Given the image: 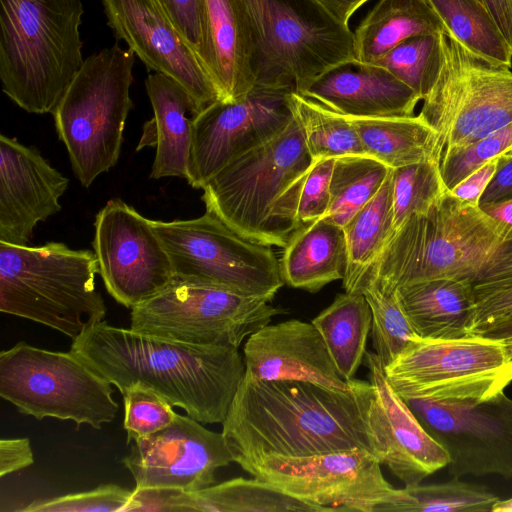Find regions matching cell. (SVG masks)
<instances>
[{
  "mask_svg": "<svg viewBox=\"0 0 512 512\" xmlns=\"http://www.w3.org/2000/svg\"><path fill=\"white\" fill-rule=\"evenodd\" d=\"M331 17L344 26L353 13L369 0H315ZM349 27V26H348Z\"/></svg>",
  "mask_w": 512,
  "mask_h": 512,
  "instance_id": "cell-51",
  "label": "cell"
},
{
  "mask_svg": "<svg viewBox=\"0 0 512 512\" xmlns=\"http://www.w3.org/2000/svg\"><path fill=\"white\" fill-rule=\"evenodd\" d=\"M156 1L202 62L206 39V0Z\"/></svg>",
  "mask_w": 512,
  "mask_h": 512,
  "instance_id": "cell-45",
  "label": "cell"
},
{
  "mask_svg": "<svg viewBox=\"0 0 512 512\" xmlns=\"http://www.w3.org/2000/svg\"><path fill=\"white\" fill-rule=\"evenodd\" d=\"M246 373L260 380H292L339 390L351 387L339 375L326 344L311 323L297 319L260 328L243 348Z\"/></svg>",
  "mask_w": 512,
  "mask_h": 512,
  "instance_id": "cell-22",
  "label": "cell"
},
{
  "mask_svg": "<svg viewBox=\"0 0 512 512\" xmlns=\"http://www.w3.org/2000/svg\"><path fill=\"white\" fill-rule=\"evenodd\" d=\"M395 292L420 337L459 339L472 335L475 296L469 280L433 278L400 286Z\"/></svg>",
  "mask_w": 512,
  "mask_h": 512,
  "instance_id": "cell-26",
  "label": "cell"
},
{
  "mask_svg": "<svg viewBox=\"0 0 512 512\" xmlns=\"http://www.w3.org/2000/svg\"><path fill=\"white\" fill-rule=\"evenodd\" d=\"M289 103L313 161L365 154L349 118L296 92L289 94Z\"/></svg>",
  "mask_w": 512,
  "mask_h": 512,
  "instance_id": "cell-34",
  "label": "cell"
},
{
  "mask_svg": "<svg viewBox=\"0 0 512 512\" xmlns=\"http://www.w3.org/2000/svg\"><path fill=\"white\" fill-rule=\"evenodd\" d=\"M512 199V154L498 157L495 173L487 185L479 206Z\"/></svg>",
  "mask_w": 512,
  "mask_h": 512,
  "instance_id": "cell-49",
  "label": "cell"
},
{
  "mask_svg": "<svg viewBox=\"0 0 512 512\" xmlns=\"http://www.w3.org/2000/svg\"><path fill=\"white\" fill-rule=\"evenodd\" d=\"M284 284L316 293L344 278L347 248L343 228L324 218L296 229L279 260Z\"/></svg>",
  "mask_w": 512,
  "mask_h": 512,
  "instance_id": "cell-27",
  "label": "cell"
},
{
  "mask_svg": "<svg viewBox=\"0 0 512 512\" xmlns=\"http://www.w3.org/2000/svg\"><path fill=\"white\" fill-rule=\"evenodd\" d=\"M504 154H512V148L510 150H508L507 152H505Z\"/></svg>",
  "mask_w": 512,
  "mask_h": 512,
  "instance_id": "cell-55",
  "label": "cell"
},
{
  "mask_svg": "<svg viewBox=\"0 0 512 512\" xmlns=\"http://www.w3.org/2000/svg\"><path fill=\"white\" fill-rule=\"evenodd\" d=\"M499 500L484 486L453 477L443 483L405 486L399 512H487Z\"/></svg>",
  "mask_w": 512,
  "mask_h": 512,
  "instance_id": "cell-36",
  "label": "cell"
},
{
  "mask_svg": "<svg viewBox=\"0 0 512 512\" xmlns=\"http://www.w3.org/2000/svg\"><path fill=\"white\" fill-rule=\"evenodd\" d=\"M363 361L374 390L373 417L384 449L383 464L405 486L419 484L447 466L448 454L393 389L377 355L366 351Z\"/></svg>",
  "mask_w": 512,
  "mask_h": 512,
  "instance_id": "cell-21",
  "label": "cell"
},
{
  "mask_svg": "<svg viewBox=\"0 0 512 512\" xmlns=\"http://www.w3.org/2000/svg\"><path fill=\"white\" fill-rule=\"evenodd\" d=\"M477 335L499 340L512 352V316Z\"/></svg>",
  "mask_w": 512,
  "mask_h": 512,
  "instance_id": "cell-53",
  "label": "cell"
},
{
  "mask_svg": "<svg viewBox=\"0 0 512 512\" xmlns=\"http://www.w3.org/2000/svg\"><path fill=\"white\" fill-rule=\"evenodd\" d=\"M187 511L203 512H324L257 478L242 477L186 492Z\"/></svg>",
  "mask_w": 512,
  "mask_h": 512,
  "instance_id": "cell-32",
  "label": "cell"
},
{
  "mask_svg": "<svg viewBox=\"0 0 512 512\" xmlns=\"http://www.w3.org/2000/svg\"><path fill=\"white\" fill-rule=\"evenodd\" d=\"M92 246L106 290L127 308L159 293L175 278L151 220L119 198L96 214Z\"/></svg>",
  "mask_w": 512,
  "mask_h": 512,
  "instance_id": "cell-16",
  "label": "cell"
},
{
  "mask_svg": "<svg viewBox=\"0 0 512 512\" xmlns=\"http://www.w3.org/2000/svg\"><path fill=\"white\" fill-rule=\"evenodd\" d=\"M374 390L353 379L347 390L292 380H260L245 373L222 423L236 463L265 456L305 457L384 449L373 417Z\"/></svg>",
  "mask_w": 512,
  "mask_h": 512,
  "instance_id": "cell-1",
  "label": "cell"
},
{
  "mask_svg": "<svg viewBox=\"0 0 512 512\" xmlns=\"http://www.w3.org/2000/svg\"><path fill=\"white\" fill-rule=\"evenodd\" d=\"M313 160L293 119L264 143L239 155L203 186L202 201L232 229L283 248L299 228L301 191Z\"/></svg>",
  "mask_w": 512,
  "mask_h": 512,
  "instance_id": "cell-3",
  "label": "cell"
},
{
  "mask_svg": "<svg viewBox=\"0 0 512 512\" xmlns=\"http://www.w3.org/2000/svg\"><path fill=\"white\" fill-rule=\"evenodd\" d=\"M419 115L437 132L442 153L483 139L512 122L511 68L442 35L440 70Z\"/></svg>",
  "mask_w": 512,
  "mask_h": 512,
  "instance_id": "cell-12",
  "label": "cell"
},
{
  "mask_svg": "<svg viewBox=\"0 0 512 512\" xmlns=\"http://www.w3.org/2000/svg\"><path fill=\"white\" fill-rule=\"evenodd\" d=\"M449 37L487 61L512 67V48L479 0H428Z\"/></svg>",
  "mask_w": 512,
  "mask_h": 512,
  "instance_id": "cell-33",
  "label": "cell"
},
{
  "mask_svg": "<svg viewBox=\"0 0 512 512\" xmlns=\"http://www.w3.org/2000/svg\"><path fill=\"white\" fill-rule=\"evenodd\" d=\"M448 35L428 0H380L355 32V59L375 63L399 43L419 35Z\"/></svg>",
  "mask_w": 512,
  "mask_h": 512,
  "instance_id": "cell-28",
  "label": "cell"
},
{
  "mask_svg": "<svg viewBox=\"0 0 512 512\" xmlns=\"http://www.w3.org/2000/svg\"><path fill=\"white\" fill-rule=\"evenodd\" d=\"M292 91L254 86L237 101H216L193 119L187 182L196 189L230 161L264 143L293 119Z\"/></svg>",
  "mask_w": 512,
  "mask_h": 512,
  "instance_id": "cell-17",
  "label": "cell"
},
{
  "mask_svg": "<svg viewBox=\"0 0 512 512\" xmlns=\"http://www.w3.org/2000/svg\"><path fill=\"white\" fill-rule=\"evenodd\" d=\"M111 382L71 350L50 351L18 342L0 353V396L24 414L72 420L100 429L119 405Z\"/></svg>",
  "mask_w": 512,
  "mask_h": 512,
  "instance_id": "cell-9",
  "label": "cell"
},
{
  "mask_svg": "<svg viewBox=\"0 0 512 512\" xmlns=\"http://www.w3.org/2000/svg\"><path fill=\"white\" fill-rule=\"evenodd\" d=\"M151 223L176 279L268 301L284 285L271 246L243 236L212 212Z\"/></svg>",
  "mask_w": 512,
  "mask_h": 512,
  "instance_id": "cell-10",
  "label": "cell"
},
{
  "mask_svg": "<svg viewBox=\"0 0 512 512\" xmlns=\"http://www.w3.org/2000/svg\"><path fill=\"white\" fill-rule=\"evenodd\" d=\"M108 25L149 70L181 84L199 112L221 100L199 57L156 0H102Z\"/></svg>",
  "mask_w": 512,
  "mask_h": 512,
  "instance_id": "cell-19",
  "label": "cell"
},
{
  "mask_svg": "<svg viewBox=\"0 0 512 512\" xmlns=\"http://www.w3.org/2000/svg\"><path fill=\"white\" fill-rule=\"evenodd\" d=\"M479 207L497 222L512 229V199Z\"/></svg>",
  "mask_w": 512,
  "mask_h": 512,
  "instance_id": "cell-52",
  "label": "cell"
},
{
  "mask_svg": "<svg viewBox=\"0 0 512 512\" xmlns=\"http://www.w3.org/2000/svg\"><path fill=\"white\" fill-rule=\"evenodd\" d=\"M251 476L325 511H395L400 489L383 476L382 462L363 449L305 457L265 456L238 463Z\"/></svg>",
  "mask_w": 512,
  "mask_h": 512,
  "instance_id": "cell-14",
  "label": "cell"
},
{
  "mask_svg": "<svg viewBox=\"0 0 512 512\" xmlns=\"http://www.w3.org/2000/svg\"><path fill=\"white\" fill-rule=\"evenodd\" d=\"M252 40L241 0H206L203 66L221 101H237L254 88Z\"/></svg>",
  "mask_w": 512,
  "mask_h": 512,
  "instance_id": "cell-25",
  "label": "cell"
},
{
  "mask_svg": "<svg viewBox=\"0 0 512 512\" xmlns=\"http://www.w3.org/2000/svg\"><path fill=\"white\" fill-rule=\"evenodd\" d=\"M365 154L388 167L441 158L437 132L418 114L406 117L353 118Z\"/></svg>",
  "mask_w": 512,
  "mask_h": 512,
  "instance_id": "cell-29",
  "label": "cell"
},
{
  "mask_svg": "<svg viewBox=\"0 0 512 512\" xmlns=\"http://www.w3.org/2000/svg\"><path fill=\"white\" fill-rule=\"evenodd\" d=\"M446 191L439 158L393 169L394 230L411 215L427 212Z\"/></svg>",
  "mask_w": 512,
  "mask_h": 512,
  "instance_id": "cell-38",
  "label": "cell"
},
{
  "mask_svg": "<svg viewBox=\"0 0 512 512\" xmlns=\"http://www.w3.org/2000/svg\"><path fill=\"white\" fill-rule=\"evenodd\" d=\"M94 251L61 242L39 246L0 241V311L57 330L72 340L104 320Z\"/></svg>",
  "mask_w": 512,
  "mask_h": 512,
  "instance_id": "cell-6",
  "label": "cell"
},
{
  "mask_svg": "<svg viewBox=\"0 0 512 512\" xmlns=\"http://www.w3.org/2000/svg\"><path fill=\"white\" fill-rule=\"evenodd\" d=\"M493 512H512V497L506 500H499L492 509Z\"/></svg>",
  "mask_w": 512,
  "mask_h": 512,
  "instance_id": "cell-54",
  "label": "cell"
},
{
  "mask_svg": "<svg viewBox=\"0 0 512 512\" xmlns=\"http://www.w3.org/2000/svg\"><path fill=\"white\" fill-rule=\"evenodd\" d=\"M475 319L472 335H477L512 316V273L505 279L473 286Z\"/></svg>",
  "mask_w": 512,
  "mask_h": 512,
  "instance_id": "cell-44",
  "label": "cell"
},
{
  "mask_svg": "<svg viewBox=\"0 0 512 512\" xmlns=\"http://www.w3.org/2000/svg\"><path fill=\"white\" fill-rule=\"evenodd\" d=\"M133 490L116 484H104L92 490L58 497L37 499L23 512H127Z\"/></svg>",
  "mask_w": 512,
  "mask_h": 512,
  "instance_id": "cell-42",
  "label": "cell"
},
{
  "mask_svg": "<svg viewBox=\"0 0 512 512\" xmlns=\"http://www.w3.org/2000/svg\"><path fill=\"white\" fill-rule=\"evenodd\" d=\"M392 171L379 192L342 227L347 248L345 292H359L365 275L394 231Z\"/></svg>",
  "mask_w": 512,
  "mask_h": 512,
  "instance_id": "cell-31",
  "label": "cell"
},
{
  "mask_svg": "<svg viewBox=\"0 0 512 512\" xmlns=\"http://www.w3.org/2000/svg\"><path fill=\"white\" fill-rule=\"evenodd\" d=\"M337 372L351 381L364 360L372 311L363 293H341L313 320Z\"/></svg>",
  "mask_w": 512,
  "mask_h": 512,
  "instance_id": "cell-30",
  "label": "cell"
},
{
  "mask_svg": "<svg viewBox=\"0 0 512 512\" xmlns=\"http://www.w3.org/2000/svg\"><path fill=\"white\" fill-rule=\"evenodd\" d=\"M184 492L171 488H134L127 512H184Z\"/></svg>",
  "mask_w": 512,
  "mask_h": 512,
  "instance_id": "cell-46",
  "label": "cell"
},
{
  "mask_svg": "<svg viewBox=\"0 0 512 512\" xmlns=\"http://www.w3.org/2000/svg\"><path fill=\"white\" fill-rule=\"evenodd\" d=\"M124 400V429L127 443L155 433L170 425L176 417L173 406L152 388L136 383L122 394Z\"/></svg>",
  "mask_w": 512,
  "mask_h": 512,
  "instance_id": "cell-40",
  "label": "cell"
},
{
  "mask_svg": "<svg viewBox=\"0 0 512 512\" xmlns=\"http://www.w3.org/2000/svg\"><path fill=\"white\" fill-rule=\"evenodd\" d=\"M69 179L34 147L0 136V241L26 245L35 226L61 210Z\"/></svg>",
  "mask_w": 512,
  "mask_h": 512,
  "instance_id": "cell-20",
  "label": "cell"
},
{
  "mask_svg": "<svg viewBox=\"0 0 512 512\" xmlns=\"http://www.w3.org/2000/svg\"><path fill=\"white\" fill-rule=\"evenodd\" d=\"M280 312L266 299L174 278L131 309L129 328L190 344L238 348Z\"/></svg>",
  "mask_w": 512,
  "mask_h": 512,
  "instance_id": "cell-13",
  "label": "cell"
},
{
  "mask_svg": "<svg viewBox=\"0 0 512 512\" xmlns=\"http://www.w3.org/2000/svg\"><path fill=\"white\" fill-rule=\"evenodd\" d=\"M70 350L121 394L142 384L202 424L224 422L246 373L236 347L164 339L104 320L73 339Z\"/></svg>",
  "mask_w": 512,
  "mask_h": 512,
  "instance_id": "cell-2",
  "label": "cell"
},
{
  "mask_svg": "<svg viewBox=\"0 0 512 512\" xmlns=\"http://www.w3.org/2000/svg\"><path fill=\"white\" fill-rule=\"evenodd\" d=\"M442 35L427 34L409 38L373 64L387 69L423 100L432 89L440 70Z\"/></svg>",
  "mask_w": 512,
  "mask_h": 512,
  "instance_id": "cell-37",
  "label": "cell"
},
{
  "mask_svg": "<svg viewBox=\"0 0 512 512\" xmlns=\"http://www.w3.org/2000/svg\"><path fill=\"white\" fill-rule=\"evenodd\" d=\"M360 292L364 294L372 311L371 336L374 353L386 367L418 334L396 292L385 293L371 282L364 284Z\"/></svg>",
  "mask_w": 512,
  "mask_h": 512,
  "instance_id": "cell-39",
  "label": "cell"
},
{
  "mask_svg": "<svg viewBox=\"0 0 512 512\" xmlns=\"http://www.w3.org/2000/svg\"><path fill=\"white\" fill-rule=\"evenodd\" d=\"M449 457L452 477L512 478V398L477 401L403 399Z\"/></svg>",
  "mask_w": 512,
  "mask_h": 512,
  "instance_id": "cell-15",
  "label": "cell"
},
{
  "mask_svg": "<svg viewBox=\"0 0 512 512\" xmlns=\"http://www.w3.org/2000/svg\"><path fill=\"white\" fill-rule=\"evenodd\" d=\"M81 0H0L3 92L30 113H52L81 68Z\"/></svg>",
  "mask_w": 512,
  "mask_h": 512,
  "instance_id": "cell-5",
  "label": "cell"
},
{
  "mask_svg": "<svg viewBox=\"0 0 512 512\" xmlns=\"http://www.w3.org/2000/svg\"><path fill=\"white\" fill-rule=\"evenodd\" d=\"M34 456L28 438L0 440V476L17 472L33 464Z\"/></svg>",
  "mask_w": 512,
  "mask_h": 512,
  "instance_id": "cell-48",
  "label": "cell"
},
{
  "mask_svg": "<svg viewBox=\"0 0 512 512\" xmlns=\"http://www.w3.org/2000/svg\"><path fill=\"white\" fill-rule=\"evenodd\" d=\"M129 444L122 463L135 488L197 491L213 485L216 470L234 462L222 432L178 413L167 427Z\"/></svg>",
  "mask_w": 512,
  "mask_h": 512,
  "instance_id": "cell-18",
  "label": "cell"
},
{
  "mask_svg": "<svg viewBox=\"0 0 512 512\" xmlns=\"http://www.w3.org/2000/svg\"><path fill=\"white\" fill-rule=\"evenodd\" d=\"M251 40L254 86L302 94L331 68L353 61L348 26L315 0H241Z\"/></svg>",
  "mask_w": 512,
  "mask_h": 512,
  "instance_id": "cell-7",
  "label": "cell"
},
{
  "mask_svg": "<svg viewBox=\"0 0 512 512\" xmlns=\"http://www.w3.org/2000/svg\"><path fill=\"white\" fill-rule=\"evenodd\" d=\"M386 378L403 399L477 401L512 383V352L495 339L415 336L386 367Z\"/></svg>",
  "mask_w": 512,
  "mask_h": 512,
  "instance_id": "cell-11",
  "label": "cell"
},
{
  "mask_svg": "<svg viewBox=\"0 0 512 512\" xmlns=\"http://www.w3.org/2000/svg\"><path fill=\"white\" fill-rule=\"evenodd\" d=\"M145 87L154 115L143 126L137 151L147 146L156 148L150 178L187 180L192 123L199 109L181 84L162 73L149 74Z\"/></svg>",
  "mask_w": 512,
  "mask_h": 512,
  "instance_id": "cell-24",
  "label": "cell"
},
{
  "mask_svg": "<svg viewBox=\"0 0 512 512\" xmlns=\"http://www.w3.org/2000/svg\"><path fill=\"white\" fill-rule=\"evenodd\" d=\"M301 95L346 117L413 116L417 94L387 69L357 60L339 64Z\"/></svg>",
  "mask_w": 512,
  "mask_h": 512,
  "instance_id": "cell-23",
  "label": "cell"
},
{
  "mask_svg": "<svg viewBox=\"0 0 512 512\" xmlns=\"http://www.w3.org/2000/svg\"><path fill=\"white\" fill-rule=\"evenodd\" d=\"M392 168L367 154L335 158L324 219L343 227L381 189Z\"/></svg>",
  "mask_w": 512,
  "mask_h": 512,
  "instance_id": "cell-35",
  "label": "cell"
},
{
  "mask_svg": "<svg viewBox=\"0 0 512 512\" xmlns=\"http://www.w3.org/2000/svg\"><path fill=\"white\" fill-rule=\"evenodd\" d=\"M335 158L313 161L303 185L299 207V228L310 225L322 218L330 206V182Z\"/></svg>",
  "mask_w": 512,
  "mask_h": 512,
  "instance_id": "cell-43",
  "label": "cell"
},
{
  "mask_svg": "<svg viewBox=\"0 0 512 512\" xmlns=\"http://www.w3.org/2000/svg\"><path fill=\"white\" fill-rule=\"evenodd\" d=\"M511 148L512 122L471 145L443 151L440 171L447 190L450 191L480 166Z\"/></svg>",
  "mask_w": 512,
  "mask_h": 512,
  "instance_id": "cell-41",
  "label": "cell"
},
{
  "mask_svg": "<svg viewBox=\"0 0 512 512\" xmlns=\"http://www.w3.org/2000/svg\"><path fill=\"white\" fill-rule=\"evenodd\" d=\"M133 51L118 43L86 58L52 112L73 172L89 187L119 159L133 107Z\"/></svg>",
  "mask_w": 512,
  "mask_h": 512,
  "instance_id": "cell-8",
  "label": "cell"
},
{
  "mask_svg": "<svg viewBox=\"0 0 512 512\" xmlns=\"http://www.w3.org/2000/svg\"><path fill=\"white\" fill-rule=\"evenodd\" d=\"M489 11L512 48V0H479Z\"/></svg>",
  "mask_w": 512,
  "mask_h": 512,
  "instance_id": "cell-50",
  "label": "cell"
},
{
  "mask_svg": "<svg viewBox=\"0 0 512 512\" xmlns=\"http://www.w3.org/2000/svg\"><path fill=\"white\" fill-rule=\"evenodd\" d=\"M509 230L447 190L427 212L411 215L393 231L359 292L369 282L385 293L433 278L472 283Z\"/></svg>",
  "mask_w": 512,
  "mask_h": 512,
  "instance_id": "cell-4",
  "label": "cell"
},
{
  "mask_svg": "<svg viewBox=\"0 0 512 512\" xmlns=\"http://www.w3.org/2000/svg\"><path fill=\"white\" fill-rule=\"evenodd\" d=\"M497 162L498 157L490 159L466 176L450 192L465 203L479 206L481 196L495 173Z\"/></svg>",
  "mask_w": 512,
  "mask_h": 512,
  "instance_id": "cell-47",
  "label": "cell"
}]
</instances>
